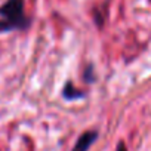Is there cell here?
<instances>
[{"label": "cell", "mask_w": 151, "mask_h": 151, "mask_svg": "<svg viewBox=\"0 0 151 151\" xmlns=\"http://www.w3.org/2000/svg\"><path fill=\"white\" fill-rule=\"evenodd\" d=\"M28 25V19L24 14V0H8L0 6V33L22 30Z\"/></svg>", "instance_id": "cell-1"}, {"label": "cell", "mask_w": 151, "mask_h": 151, "mask_svg": "<svg viewBox=\"0 0 151 151\" xmlns=\"http://www.w3.org/2000/svg\"><path fill=\"white\" fill-rule=\"evenodd\" d=\"M96 136H98V133L93 130H89V132H85L79 139H77V142H76V145H74V148H73V151H88L89 150V147L93 144V141L96 139Z\"/></svg>", "instance_id": "cell-2"}, {"label": "cell", "mask_w": 151, "mask_h": 151, "mask_svg": "<svg viewBox=\"0 0 151 151\" xmlns=\"http://www.w3.org/2000/svg\"><path fill=\"white\" fill-rule=\"evenodd\" d=\"M64 96H65L67 99H76V98H80L82 93H80L79 91H76L71 83H68V85L65 86V89H64Z\"/></svg>", "instance_id": "cell-3"}, {"label": "cell", "mask_w": 151, "mask_h": 151, "mask_svg": "<svg viewBox=\"0 0 151 151\" xmlns=\"http://www.w3.org/2000/svg\"><path fill=\"white\" fill-rule=\"evenodd\" d=\"M117 151H127L126 150V147H124V144L123 142H120L119 145H117Z\"/></svg>", "instance_id": "cell-4"}]
</instances>
